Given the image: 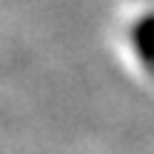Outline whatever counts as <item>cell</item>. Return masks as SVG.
Instances as JSON below:
<instances>
[{"instance_id": "obj_1", "label": "cell", "mask_w": 154, "mask_h": 154, "mask_svg": "<svg viewBox=\"0 0 154 154\" xmlns=\"http://www.w3.org/2000/svg\"><path fill=\"white\" fill-rule=\"evenodd\" d=\"M134 43H137L143 60L146 63H154V14L137 26V32H134Z\"/></svg>"}]
</instances>
